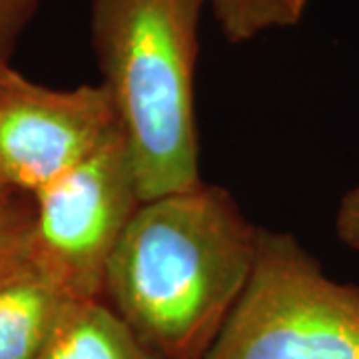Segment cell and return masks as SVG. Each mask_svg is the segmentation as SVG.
Masks as SVG:
<instances>
[{
    "label": "cell",
    "instance_id": "obj_1",
    "mask_svg": "<svg viewBox=\"0 0 359 359\" xmlns=\"http://www.w3.org/2000/svg\"><path fill=\"white\" fill-rule=\"evenodd\" d=\"M257 236L216 184L144 200L110 257L100 299L162 359H205L244 294Z\"/></svg>",
    "mask_w": 359,
    "mask_h": 359
},
{
    "label": "cell",
    "instance_id": "obj_2",
    "mask_svg": "<svg viewBox=\"0 0 359 359\" xmlns=\"http://www.w3.org/2000/svg\"><path fill=\"white\" fill-rule=\"evenodd\" d=\"M205 0H92L90 40L142 200L202 184L196 116Z\"/></svg>",
    "mask_w": 359,
    "mask_h": 359
},
{
    "label": "cell",
    "instance_id": "obj_3",
    "mask_svg": "<svg viewBox=\"0 0 359 359\" xmlns=\"http://www.w3.org/2000/svg\"><path fill=\"white\" fill-rule=\"evenodd\" d=\"M205 359H359V285L290 231L259 228L250 280Z\"/></svg>",
    "mask_w": 359,
    "mask_h": 359
},
{
    "label": "cell",
    "instance_id": "obj_4",
    "mask_svg": "<svg viewBox=\"0 0 359 359\" xmlns=\"http://www.w3.org/2000/svg\"><path fill=\"white\" fill-rule=\"evenodd\" d=\"M142 202L118 132L32 196L30 256L72 297L96 299L110 257Z\"/></svg>",
    "mask_w": 359,
    "mask_h": 359
},
{
    "label": "cell",
    "instance_id": "obj_5",
    "mask_svg": "<svg viewBox=\"0 0 359 359\" xmlns=\"http://www.w3.org/2000/svg\"><path fill=\"white\" fill-rule=\"evenodd\" d=\"M120 132L102 84L56 90L0 65V174L34 194Z\"/></svg>",
    "mask_w": 359,
    "mask_h": 359
},
{
    "label": "cell",
    "instance_id": "obj_6",
    "mask_svg": "<svg viewBox=\"0 0 359 359\" xmlns=\"http://www.w3.org/2000/svg\"><path fill=\"white\" fill-rule=\"evenodd\" d=\"M74 302L30 248L0 266V359H39Z\"/></svg>",
    "mask_w": 359,
    "mask_h": 359
},
{
    "label": "cell",
    "instance_id": "obj_7",
    "mask_svg": "<svg viewBox=\"0 0 359 359\" xmlns=\"http://www.w3.org/2000/svg\"><path fill=\"white\" fill-rule=\"evenodd\" d=\"M39 359H162L100 297L78 299Z\"/></svg>",
    "mask_w": 359,
    "mask_h": 359
},
{
    "label": "cell",
    "instance_id": "obj_8",
    "mask_svg": "<svg viewBox=\"0 0 359 359\" xmlns=\"http://www.w3.org/2000/svg\"><path fill=\"white\" fill-rule=\"evenodd\" d=\"M222 34L231 44H242L259 34L283 28L276 0H205Z\"/></svg>",
    "mask_w": 359,
    "mask_h": 359
},
{
    "label": "cell",
    "instance_id": "obj_9",
    "mask_svg": "<svg viewBox=\"0 0 359 359\" xmlns=\"http://www.w3.org/2000/svg\"><path fill=\"white\" fill-rule=\"evenodd\" d=\"M32 196L14 192L0 198V266L30 248Z\"/></svg>",
    "mask_w": 359,
    "mask_h": 359
},
{
    "label": "cell",
    "instance_id": "obj_10",
    "mask_svg": "<svg viewBox=\"0 0 359 359\" xmlns=\"http://www.w3.org/2000/svg\"><path fill=\"white\" fill-rule=\"evenodd\" d=\"M42 0H0V65H11L16 40Z\"/></svg>",
    "mask_w": 359,
    "mask_h": 359
},
{
    "label": "cell",
    "instance_id": "obj_11",
    "mask_svg": "<svg viewBox=\"0 0 359 359\" xmlns=\"http://www.w3.org/2000/svg\"><path fill=\"white\" fill-rule=\"evenodd\" d=\"M334 228L341 244L359 252V184L341 196L335 210Z\"/></svg>",
    "mask_w": 359,
    "mask_h": 359
},
{
    "label": "cell",
    "instance_id": "obj_12",
    "mask_svg": "<svg viewBox=\"0 0 359 359\" xmlns=\"http://www.w3.org/2000/svg\"><path fill=\"white\" fill-rule=\"evenodd\" d=\"M308 2L309 0H276V6H278L283 28L297 25L302 20V16L308 8Z\"/></svg>",
    "mask_w": 359,
    "mask_h": 359
},
{
    "label": "cell",
    "instance_id": "obj_13",
    "mask_svg": "<svg viewBox=\"0 0 359 359\" xmlns=\"http://www.w3.org/2000/svg\"><path fill=\"white\" fill-rule=\"evenodd\" d=\"M16 190H13L6 182H4V178H2V174H0V198L2 196H8V194H14Z\"/></svg>",
    "mask_w": 359,
    "mask_h": 359
}]
</instances>
